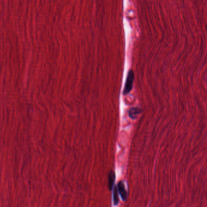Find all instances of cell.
<instances>
[{
	"label": "cell",
	"instance_id": "277c9868",
	"mask_svg": "<svg viewBox=\"0 0 207 207\" xmlns=\"http://www.w3.org/2000/svg\"><path fill=\"white\" fill-rule=\"evenodd\" d=\"M114 181H115V174L114 171H111L108 176V188L110 190H112L114 187Z\"/></svg>",
	"mask_w": 207,
	"mask_h": 207
},
{
	"label": "cell",
	"instance_id": "7a4b0ae2",
	"mask_svg": "<svg viewBox=\"0 0 207 207\" xmlns=\"http://www.w3.org/2000/svg\"><path fill=\"white\" fill-rule=\"evenodd\" d=\"M117 191L123 200H126L127 198V193L124 188V185L122 181H120L117 184Z\"/></svg>",
	"mask_w": 207,
	"mask_h": 207
},
{
	"label": "cell",
	"instance_id": "6da1fadb",
	"mask_svg": "<svg viewBox=\"0 0 207 207\" xmlns=\"http://www.w3.org/2000/svg\"><path fill=\"white\" fill-rule=\"evenodd\" d=\"M134 72L132 70L129 71L128 73V76L126 78V83H125V87L123 90V94L126 95L128 93H130L131 91L132 88H133V84L134 81Z\"/></svg>",
	"mask_w": 207,
	"mask_h": 207
},
{
	"label": "cell",
	"instance_id": "5b68a950",
	"mask_svg": "<svg viewBox=\"0 0 207 207\" xmlns=\"http://www.w3.org/2000/svg\"><path fill=\"white\" fill-rule=\"evenodd\" d=\"M119 202L118 198V191L116 187H115L114 189V205H117Z\"/></svg>",
	"mask_w": 207,
	"mask_h": 207
},
{
	"label": "cell",
	"instance_id": "3957f363",
	"mask_svg": "<svg viewBox=\"0 0 207 207\" xmlns=\"http://www.w3.org/2000/svg\"><path fill=\"white\" fill-rule=\"evenodd\" d=\"M141 110L140 108L135 107V108H132L129 111V117L131 119H135L137 117V116L141 113Z\"/></svg>",
	"mask_w": 207,
	"mask_h": 207
}]
</instances>
